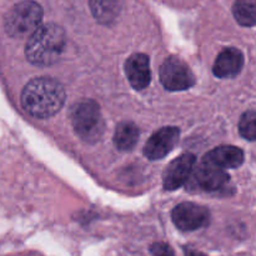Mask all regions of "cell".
Masks as SVG:
<instances>
[{
    "label": "cell",
    "instance_id": "cell-1",
    "mask_svg": "<svg viewBox=\"0 0 256 256\" xmlns=\"http://www.w3.org/2000/svg\"><path fill=\"white\" fill-rule=\"evenodd\" d=\"M64 86L49 76L30 80L22 92L25 112L38 119H48L60 112L65 102Z\"/></svg>",
    "mask_w": 256,
    "mask_h": 256
},
{
    "label": "cell",
    "instance_id": "cell-2",
    "mask_svg": "<svg viewBox=\"0 0 256 256\" xmlns=\"http://www.w3.org/2000/svg\"><path fill=\"white\" fill-rule=\"evenodd\" d=\"M65 32L55 22L42 24L32 32L25 45L28 62L38 66H48L58 62L65 48Z\"/></svg>",
    "mask_w": 256,
    "mask_h": 256
},
{
    "label": "cell",
    "instance_id": "cell-3",
    "mask_svg": "<svg viewBox=\"0 0 256 256\" xmlns=\"http://www.w3.org/2000/svg\"><path fill=\"white\" fill-rule=\"evenodd\" d=\"M44 12L39 2L25 0L15 4L4 19L5 32L15 39L29 38L42 25Z\"/></svg>",
    "mask_w": 256,
    "mask_h": 256
},
{
    "label": "cell",
    "instance_id": "cell-4",
    "mask_svg": "<svg viewBox=\"0 0 256 256\" xmlns=\"http://www.w3.org/2000/svg\"><path fill=\"white\" fill-rule=\"evenodd\" d=\"M72 124L80 139L88 142H96L104 132L105 122L98 102L86 99L72 105Z\"/></svg>",
    "mask_w": 256,
    "mask_h": 256
},
{
    "label": "cell",
    "instance_id": "cell-5",
    "mask_svg": "<svg viewBox=\"0 0 256 256\" xmlns=\"http://www.w3.org/2000/svg\"><path fill=\"white\" fill-rule=\"evenodd\" d=\"M159 75L162 86L170 92H182L195 84V76L190 68L176 56H170L164 60Z\"/></svg>",
    "mask_w": 256,
    "mask_h": 256
},
{
    "label": "cell",
    "instance_id": "cell-6",
    "mask_svg": "<svg viewBox=\"0 0 256 256\" xmlns=\"http://www.w3.org/2000/svg\"><path fill=\"white\" fill-rule=\"evenodd\" d=\"M172 218L182 232H194L210 222V212L205 206L194 202H182L172 209Z\"/></svg>",
    "mask_w": 256,
    "mask_h": 256
},
{
    "label": "cell",
    "instance_id": "cell-7",
    "mask_svg": "<svg viewBox=\"0 0 256 256\" xmlns=\"http://www.w3.org/2000/svg\"><path fill=\"white\" fill-rule=\"evenodd\" d=\"M180 138L179 128L165 126L152 135L144 146V155L150 160H160L176 146Z\"/></svg>",
    "mask_w": 256,
    "mask_h": 256
},
{
    "label": "cell",
    "instance_id": "cell-8",
    "mask_svg": "<svg viewBox=\"0 0 256 256\" xmlns=\"http://www.w3.org/2000/svg\"><path fill=\"white\" fill-rule=\"evenodd\" d=\"M195 162H196V158L190 152L180 155L176 159L172 160L168 165L164 176H162L164 189L172 192V190H176L180 186H182L192 176Z\"/></svg>",
    "mask_w": 256,
    "mask_h": 256
},
{
    "label": "cell",
    "instance_id": "cell-9",
    "mask_svg": "<svg viewBox=\"0 0 256 256\" xmlns=\"http://www.w3.org/2000/svg\"><path fill=\"white\" fill-rule=\"evenodd\" d=\"M125 74L135 90H142L149 86L152 80L149 56L142 52L130 55L125 62Z\"/></svg>",
    "mask_w": 256,
    "mask_h": 256
},
{
    "label": "cell",
    "instance_id": "cell-10",
    "mask_svg": "<svg viewBox=\"0 0 256 256\" xmlns=\"http://www.w3.org/2000/svg\"><path fill=\"white\" fill-rule=\"evenodd\" d=\"M194 178L195 184L204 192H218L229 182V175L225 170L204 162L194 172Z\"/></svg>",
    "mask_w": 256,
    "mask_h": 256
},
{
    "label": "cell",
    "instance_id": "cell-11",
    "mask_svg": "<svg viewBox=\"0 0 256 256\" xmlns=\"http://www.w3.org/2000/svg\"><path fill=\"white\" fill-rule=\"evenodd\" d=\"M242 66L244 54L236 48H226L218 55L212 72L220 79H230L239 75Z\"/></svg>",
    "mask_w": 256,
    "mask_h": 256
},
{
    "label": "cell",
    "instance_id": "cell-12",
    "mask_svg": "<svg viewBox=\"0 0 256 256\" xmlns=\"http://www.w3.org/2000/svg\"><path fill=\"white\" fill-rule=\"evenodd\" d=\"M202 162L220 169H236L244 162V152L232 145H222L210 150Z\"/></svg>",
    "mask_w": 256,
    "mask_h": 256
},
{
    "label": "cell",
    "instance_id": "cell-13",
    "mask_svg": "<svg viewBox=\"0 0 256 256\" xmlns=\"http://www.w3.org/2000/svg\"><path fill=\"white\" fill-rule=\"evenodd\" d=\"M90 12L100 24H112L122 12V0H90Z\"/></svg>",
    "mask_w": 256,
    "mask_h": 256
},
{
    "label": "cell",
    "instance_id": "cell-14",
    "mask_svg": "<svg viewBox=\"0 0 256 256\" xmlns=\"http://www.w3.org/2000/svg\"><path fill=\"white\" fill-rule=\"evenodd\" d=\"M139 129L134 122H124L116 126L114 134V144L120 152H130L139 140Z\"/></svg>",
    "mask_w": 256,
    "mask_h": 256
},
{
    "label": "cell",
    "instance_id": "cell-15",
    "mask_svg": "<svg viewBox=\"0 0 256 256\" xmlns=\"http://www.w3.org/2000/svg\"><path fill=\"white\" fill-rule=\"evenodd\" d=\"M232 14L235 20L242 26H254L256 22V0H235Z\"/></svg>",
    "mask_w": 256,
    "mask_h": 256
},
{
    "label": "cell",
    "instance_id": "cell-16",
    "mask_svg": "<svg viewBox=\"0 0 256 256\" xmlns=\"http://www.w3.org/2000/svg\"><path fill=\"white\" fill-rule=\"evenodd\" d=\"M239 132L242 138L249 142L256 139V112L255 110H249L244 112L239 122Z\"/></svg>",
    "mask_w": 256,
    "mask_h": 256
},
{
    "label": "cell",
    "instance_id": "cell-17",
    "mask_svg": "<svg viewBox=\"0 0 256 256\" xmlns=\"http://www.w3.org/2000/svg\"><path fill=\"white\" fill-rule=\"evenodd\" d=\"M150 252L152 256H175L174 250L172 246L165 242H155L150 248Z\"/></svg>",
    "mask_w": 256,
    "mask_h": 256
},
{
    "label": "cell",
    "instance_id": "cell-18",
    "mask_svg": "<svg viewBox=\"0 0 256 256\" xmlns=\"http://www.w3.org/2000/svg\"><path fill=\"white\" fill-rule=\"evenodd\" d=\"M184 252H185V256H205L204 254H202V252H196V250H192V249H185Z\"/></svg>",
    "mask_w": 256,
    "mask_h": 256
}]
</instances>
